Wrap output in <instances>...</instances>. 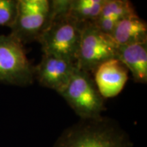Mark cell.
<instances>
[{
    "label": "cell",
    "instance_id": "cell-3",
    "mask_svg": "<svg viewBox=\"0 0 147 147\" xmlns=\"http://www.w3.org/2000/svg\"><path fill=\"white\" fill-rule=\"evenodd\" d=\"M80 119H97L106 110L104 99L89 73L76 67L72 76L59 92Z\"/></svg>",
    "mask_w": 147,
    "mask_h": 147
},
{
    "label": "cell",
    "instance_id": "cell-9",
    "mask_svg": "<svg viewBox=\"0 0 147 147\" xmlns=\"http://www.w3.org/2000/svg\"><path fill=\"white\" fill-rule=\"evenodd\" d=\"M117 58L132 74L136 82H147V43L119 46Z\"/></svg>",
    "mask_w": 147,
    "mask_h": 147
},
{
    "label": "cell",
    "instance_id": "cell-10",
    "mask_svg": "<svg viewBox=\"0 0 147 147\" xmlns=\"http://www.w3.org/2000/svg\"><path fill=\"white\" fill-rule=\"evenodd\" d=\"M110 36L118 46L147 43L146 23L136 15L121 19Z\"/></svg>",
    "mask_w": 147,
    "mask_h": 147
},
{
    "label": "cell",
    "instance_id": "cell-14",
    "mask_svg": "<svg viewBox=\"0 0 147 147\" xmlns=\"http://www.w3.org/2000/svg\"><path fill=\"white\" fill-rule=\"evenodd\" d=\"M71 0H53L51 1L50 21L58 16L69 15ZM50 22V21H49Z\"/></svg>",
    "mask_w": 147,
    "mask_h": 147
},
{
    "label": "cell",
    "instance_id": "cell-12",
    "mask_svg": "<svg viewBox=\"0 0 147 147\" xmlns=\"http://www.w3.org/2000/svg\"><path fill=\"white\" fill-rule=\"evenodd\" d=\"M135 8L127 0H106L99 18L114 17L122 19L127 16L136 15Z\"/></svg>",
    "mask_w": 147,
    "mask_h": 147
},
{
    "label": "cell",
    "instance_id": "cell-6",
    "mask_svg": "<svg viewBox=\"0 0 147 147\" xmlns=\"http://www.w3.org/2000/svg\"><path fill=\"white\" fill-rule=\"evenodd\" d=\"M51 1L18 0V14L10 34L22 43L37 41L50 21Z\"/></svg>",
    "mask_w": 147,
    "mask_h": 147
},
{
    "label": "cell",
    "instance_id": "cell-1",
    "mask_svg": "<svg viewBox=\"0 0 147 147\" xmlns=\"http://www.w3.org/2000/svg\"><path fill=\"white\" fill-rule=\"evenodd\" d=\"M128 134L112 119H80L67 128L53 147H132Z\"/></svg>",
    "mask_w": 147,
    "mask_h": 147
},
{
    "label": "cell",
    "instance_id": "cell-13",
    "mask_svg": "<svg viewBox=\"0 0 147 147\" xmlns=\"http://www.w3.org/2000/svg\"><path fill=\"white\" fill-rule=\"evenodd\" d=\"M18 0H0V26H13L18 14Z\"/></svg>",
    "mask_w": 147,
    "mask_h": 147
},
{
    "label": "cell",
    "instance_id": "cell-8",
    "mask_svg": "<svg viewBox=\"0 0 147 147\" xmlns=\"http://www.w3.org/2000/svg\"><path fill=\"white\" fill-rule=\"evenodd\" d=\"M128 69L117 58L109 59L97 67L95 84L104 99L116 97L123 89L128 80Z\"/></svg>",
    "mask_w": 147,
    "mask_h": 147
},
{
    "label": "cell",
    "instance_id": "cell-2",
    "mask_svg": "<svg viewBox=\"0 0 147 147\" xmlns=\"http://www.w3.org/2000/svg\"><path fill=\"white\" fill-rule=\"evenodd\" d=\"M81 25L69 15L52 18L37 41L44 55L64 59L76 64Z\"/></svg>",
    "mask_w": 147,
    "mask_h": 147
},
{
    "label": "cell",
    "instance_id": "cell-7",
    "mask_svg": "<svg viewBox=\"0 0 147 147\" xmlns=\"http://www.w3.org/2000/svg\"><path fill=\"white\" fill-rule=\"evenodd\" d=\"M76 64L64 59L43 55L40 63L34 68V75L42 86L61 91L72 76Z\"/></svg>",
    "mask_w": 147,
    "mask_h": 147
},
{
    "label": "cell",
    "instance_id": "cell-4",
    "mask_svg": "<svg viewBox=\"0 0 147 147\" xmlns=\"http://www.w3.org/2000/svg\"><path fill=\"white\" fill-rule=\"evenodd\" d=\"M80 25L81 36L76 67L90 74L104 62L117 58L119 46L110 35L102 32L93 23Z\"/></svg>",
    "mask_w": 147,
    "mask_h": 147
},
{
    "label": "cell",
    "instance_id": "cell-5",
    "mask_svg": "<svg viewBox=\"0 0 147 147\" xmlns=\"http://www.w3.org/2000/svg\"><path fill=\"white\" fill-rule=\"evenodd\" d=\"M34 68L24 45L13 35L0 36V82L26 86L33 82Z\"/></svg>",
    "mask_w": 147,
    "mask_h": 147
},
{
    "label": "cell",
    "instance_id": "cell-11",
    "mask_svg": "<svg viewBox=\"0 0 147 147\" xmlns=\"http://www.w3.org/2000/svg\"><path fill=\"white\" fill-rule=\"evenodd\" d=\"M106 0H71L69 16L79 24L93 23L100 15Z\"/></svg>",
    "mask_w": 147,
    "mask_h": 147
}]
</instances>
